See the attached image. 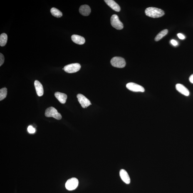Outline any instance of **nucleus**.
I'll return each instance as SVG.
<instances>
[{"label":"nucleus","mask_w":193,"mask_h":193,"mask_svg":"<svg viewBox=\"0 0 193 193\" xmlns=\"http://www.w3.org/2000/svg\"><path fill=\"white\" fill-rule=\"evenodd\" d=\"M168 32V31L167 29H164L162 30L158 34L155 38V41H158L161 39L163 37L166 36Z\"/></svg>","instance_id":"18"},{"label":"nucleus","mask_w":193,"mask_h":193,"mask_svg":"<svg viewBox=\"0 0 193 193\" xmlns=\"http://www.w3.org/2000/svg\"><path fill=\"white\" fill-rule=\"evenodd\" d=\"M51 12L53 16L57 18H60L62 16V13L59 10L55 8H52L51 10Z\"/></svg>","instance_id":"17"},{"label":"nucleus","mask_w":193,"mask_h":193,"mask_svg":"<svg viewBox=\"0 0 193 193\" xmlns=\"http://www.w3.org/2000/svg\"><path fill=\"white\" fill-rule=\"evenodd\" d=\"M127 88L131 91L134 92H145V89L143 87L140 85L131 82L127 83L126 85Z\"/></svg>","instance_id":"7"},{"label":"nucleus","mask_w":193,"mask_h":193,"mask_svg":"<svg viewBox=\"0 0 193 193\" xmlns=\"http://www.w3.org/2000/svg\"><path fill=\"white\" fill-rule=\"evenodd\" d=\"M27 130L28 132L30 133H34L36 132L35 129L31 126H28Z\"/></svg>","instance_id":"20"},{"label":"nucleus","mask_w":193,"mask_h":193,"mask_svg":"<svg viewBox=\"0 0 193 193\" xmlns=\"http://www.w3.org/2000/svg\"><path fill=\"white\" fill-rule=\"evenodd\" d=\"M120 175L122 180L126 184H130L131 180L130 176L125 169H121L120 172Z\"/></svg>","instance_id":"10"},{"label":"nucleus","mask_w":193,"mask_h":193,"mask_svg":"<svg viewBox=\"0 0 193 193\" xmlns=\"http://www.w3.org/2000/svg\"><path fill=\"white\" fill-rule=\"evenodd\" d=\"M37 94L38 96H42L44 93V90L42 85L37 80H35L34 83Z\"/></svg>","instance_id":"12"},{"label":"nucleus","mask_w":193,"mask_h":193,"mask_svg":"<svg viewBox=\"0 0 193 193\" xmlns=\"http://www.w3.org/2000/svg\"><path fill=\"white\" fill-rule=\"evenodd\" d=\"M77 98L78 101L83 108H87L90 105H91L90 100L87 99L86 97L81 94H78L77 95Z\"/></svg>","instance_id":"8"},{"label":"nucleus","mask_w":193,"mask_h":193,"mask_svg":"<svg viewBox=\"0 0 193 193\" xmlns=\"http://www.w3.org/2000/svg\"><path fill=\"white\" fill-rule=\"evenodd\" d=\"M8 36L6 33H3L0 36V46H4L7 43Z\"/></svg>","instance_id":"16"},{"label":"nucleus","mask_w":193,"mask_h":193,"mask_svg":"<svg viewBox=\"0 0 193 193\" xmlns=\"http://www.w3.org/2000/svg\"><path fill=\"white\" fill-rule=\"evenodd\" d=\"M55 96L62 104H65L66 102L67 96L65 93H60V92H56L55 93Z\"/></svg>","instance_id":"15"},{"label":"nucleus","mask_w":193,"mask_h":193,"mask_svg":"<svg viewBox=\"0 0 193 193\" xmlns=\"http://www.w3.org/2000/svg\"><path fill=\"white\" fill-rule=\"evenodd\" d=\"M110 63L112 66L118 68H124L126 65L125 59L119 57H115L112 58L110 60Z\"/></svg>","instance_id":"3"},{"label":"nucleus","mask_w":193,"mask_h":193,"mask_svg":"<svg viewBox=\"0 0 193 193\" xmlns=\"http://www.w3.org/2000/svg\"><path fill=\"white\" fill-rule=\"evenodd\" d=\"M171 42L174 46H176L178 45V43L175 40L172 39L171 40Z\"/></svg>","instance_id":"23"},{"label":"nucleus","mask_w":193,"mask_h":193,"mask_svg":"<svg viewBox=\"0 0 193 193\" xmlns=\"http://www.w3.org/2000/svg\"><path fill=\"white\" fill-rule=\"evenodd\" d=\"M105 1L108 6L114 11L117 12L120 11L121 8L120 6L115 1L113 0H105Z\"/></svg>","instance_id":"11"},{"label":"nucleus","mask_w":193,"mask_h":193,"mask_svg":"<svg viewBox=\"0 0 193 193\" xmlns=\"http://www.w3.org/2000/svg\"><path fill=\"white\" fill-rule=\"evenodd\" d=\"M71 39L73 42L78 44L82 45L85 43V38L79 35H73L71 37Z\"/></svg>","instance_id":"14"},{"label":"nucleus","mask_w":193,"mask_h":193,"mask_svg":"<svg viewBox=\"0 0 193 193\" xmlns=\"http://www.w3.org/2000/svg\"><path fill=\"white\" fill-rule=\"evenodd\" d=\"M176 88L178 91L182 94L186 96H189V90L183 85L181 84H177L176 85Z\"/></svg>","instance_id":"9"},{"label":"nucleus","mask_w":193,"mask_h":193,"mask_svg":"<svg viewBox=\"0 0 193 193\" xmlns=\"http://www.w3.org/2000/svg\"><path fill=\"white\" fill-rule=\"evenodd\" d=\"M45 115L47 117H53L57 120H60L62 116L60 113L54 107H51L47 108L45 111Z\"/></svg>","instance_id":"2"},{"label":"nucleus","mask_w":193,"mask_h":193,"mask_svg":"<svg viewBox=\"0 0 193 193\" xmlns=\"http://www.w3.org/2000/svg\"><path fill=\"white\" fill-rule=\"evenodd\" d=\"M81 68L80 64L78 63H72L65 65L63 70L66 72L69 73H74L78 72Z\"/></svg>","instance_id":"6"},{"label":"nucleus","mask_w":193,"mask_h":193,"mask_svg":"<svg viewBox=\"0 0 193 193\" xmlns=\"http://www.w3.org/2000/svg\"><path fill=\"white\" fill-rule=\"evenodd\" d=\"M80 12L83 16H88L91 12V9L89 6L87 5H83L80 6Z\"/></svg>","instance_id":"13"},{"label":"nucleus","mask_w":193,"mask_h":193,"mask_svg":"<svg viewBox=\"0 0 193 193\" xmlns=\"http://www.w3.org/2000/svg\"><path fill=\"white\" fill-rule=\"evenodd\" d=\"M7 95V88H3L1 89L0 90V100H4V99L6 98V95Z\"/></svg>","instance_id":"19"},{"label":"nucleus","mask_w":193,"mask_h":193,"mask_svg":"<svg viewBox=\"0 0 193 193\" xmlns=\"http://www.w3.org/2000/svg\"><path fill=\"white\" fill-rule=\"evenodd\" d=\"M145 13L147 16L153 18H160L164 14V11L162 10L153 7L146 8Z\"/></svg>","instance_id":"1"},{"label":"nucleus","mask_w":193,"mask_h":193,"mask_svg":"<svg viewBox=\"0 0 193 193\" xmlns=\"http://www.w3.org/2000/svg\"><path fill=\"white\" fill-rule=\"evenodd\" d=\"M78 180L76 178H72L68 179L65 184V188L69 191H72L76 189L78 185Z\"/></svg>","instance_id":"5"},{"label":"nucleus","mask_w":193,"mask_h":193,"mask_svg":"<svg viewBox=\"0 0 193 193\" xmlns=\"http://www.w3.org/2000/svg\"><path fill=\"white\" fill-rule=\"evenodd\" d=\"M177 36L178 37L181 39H184L185 38V37H184V35L180 33H178V34H177Z\"/></svg>","instance_id":"22"},{"label":"nucleus","mask_w":193,"mask_h":193,"mask_svg":"<svg viewBox=\"0 0 193 193\" xmlns=\"http://www.w3.org/2000/svg\"><path fill=\"white\" fill-rule=\"evenodd\" d=\"M110 23L113 27L117 30L122 29L123 28V23L121 22L117 15H112L110 18Z\"/></svg>","instance_id":"4"},{"label":"nucleus","mask_w":193,"mask_h":193,"mask_svg":"<svg viewBox=\"0 0 193 193\" xmlns=\"http://www.w3.org/2000/svg\"><path fill=\"white\" fill-rule=\"evenodd\" d=\"M189 80L191 83L193 84V74L191 75L189 78Z\"/></svg>","instance_id":"24"},{"label":"nucleus","mask_w":193,"mask_h":193,"mask_svg":"<svg viewBox=\"0 0 193 193\" xmlns=\"http://www.w3.org/2000/svg\"><path fill=\"white\" fill-rule=\"evenodd\" d=\"M4 61V56L1 53H0V66H1Z\"/></svg>","instance_id":"21"}]
</instances>
